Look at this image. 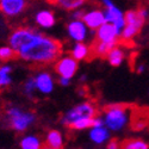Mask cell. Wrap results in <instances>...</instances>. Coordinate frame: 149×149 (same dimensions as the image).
<instances>
[{"label":"cell","mask_w":149,"mask_h":149,"mask_svg":"<svg viewBox=\"0 0 149 149\" xmlns=\"http://www.w3.org/2000/svg\"><path fill=\"white\" fill-rule=\"evenodd\" d=\"M70 56H73L78 62L87 60L92 56V48L85 42H75L70 49Z\"/></svg>","instance_id":"cell-15"},{"label":"cell","mask_w":149,"mask_h":149,"mask_svg":"<svg viewBox=\"0 0 149 149\" xmlns=\"http://www.w3.org/2000/svg\"><path fill=\"white\" fill-rule=\"evenodd\" d=\"M80 81H86V75H85V74L80 77Z\"/></svg>","instance_id":"cell-30"},{"label":"cell","mask_w":149,"mask_h":149,"mask_svg":"<svg viewBox=\"0 0 149 149\" xmlns=\"http://www.w3.org/2000/svg\"><path fill=\"white\" fill-rule=\"evenodd\" d=\"M35 84H36V90L37 93L49 95L52 94L55 90V79L49 72L47 70H40L37 72L35 75Z\"/></svg>","instance_id":"cell-10"},{"label":"cell","mask_w":149,"mask_h":149,"mask_svg":"<svg viewBox=\"0 0 149 149\" xmlns=\"http://www.w3.org/2000/svg\"><path fill=\"white\" fill-rule=\"evenodd\" d=\"M55 72L58 78H67L73 79L79 69L78 61L70 55L60 56L55 62Z\"/></svg>","instance_id":"cell-8"},{"label":"cell","mask_w":149,"mask_h":149,"mask_svg":"<svg viewBox=\"0 0 149 149\" xmlns=\"http://www.w3.org/2000/svg\"><path fill=\"white\" fill-rule=\"evenodd\" d=\"M144 69H146V66L143 63H140L139 66H136V72H137L139 74H142L144 72Z\"/></svg>","instance_id":"cell-28"},{"label":"cell","mask_w":149,"mask_h":149,"mask_svg":"<svg viewBox=\"0 0 149 149\" xmlns=\"http://www.w3.org/2000/svg\"><path fill=\"white\" fill-rule=\"evenodd\" d=\"M102 117L105 127L111 132H119L130 122V109L123 104H111L104 109Z\"/></svg>","instance_id":"cell-3"},{"label":"cell","mask_w":149,"mask_h":149,"mask_svg":"<svg viewBox=\"0 0 149 149\" xmlns=\"http://www.w3.org/2000/svg\"><path fill=\"white\" fill-rule=\"evenodd\" d=\"M122 149H149V144L142 139H129L122 142Z\"/></svg>","instance_id":"cell-21"},{"label":"cell","mask_w":149,"mask_h":149,"mask_svg":"<svg viewBox=\"0 0 149 149\" xmlns=\"http://www.w3.org/2000/svg\"><path fill=\"white\" fill-rule=\"evenodd\" d=\"M67 35L69 40H72L74 43L75 42H85L90 36V30L88 26L84 23L82 19H72L66 28Z\"/></svg>","instance_id":"cell-9"},{"label":"cell","mask_w":149,"mask_h":149,"mask_svg":"<svg viewBox=\"0 0 149 149\" xmlns=\"http://www.w3.org/2000/svg\"><path fill=\"white\" fill-rule=\"evenodd\" d=\"M12 73H13V67L8 65L7 62H4L0 65V88H6L12 84Z\"/></svg>","instance_id":"cell-20"},{"label":"cell","mask_w":149,"mask_h":149,"mask_svg":"<svg viewBox=\"0 0 149 149\" xmlns=\"http://www.w3.org/2000/svg\"><path fill=\"white\" fill-rule=\"evenodd\" d=\"M48 1L63 11L72 12L74 10L82 8V6L87 3V0H48Z\"/></svg>","instance_id":"cell-17"},{"label":"cell","mask_w":149,"mask_h":149,"mask_svg":"<svg viewBox=\"0 0 149 149\" xmlns=\"http://www.w3.org/2000/svg\"><path fill=\"white\" fill-rule=\"evenodd\" d=\"M105 58L112 67H119L125 61V52H124V49L122 47L116 45L113 49H111Z\"/></svg>","instance_id":"cell-18"},{"label":"cell","mask_w":149,"mask_h":149,"mask_svg":"<svg viewBox=\"0 0 149 149\" xmlns=\"http://www.w3.org/2000/svg\"><path fill=\"white\" fill-rule=\"evenodd\" d=\"M72 82V79H67V78H58V84L62 87H68Z\"/></svg>","instance_id":"cell-27"},{"label":"cell","mask_w":149,"mask_h":149,"mask_svg":"<svg viewBox=\"0 0 149 149\" xmlns=\"http://www.w3.org/2000/svg\"><path fill=\"white\" fill-rule=\"evenodd\" d=\"M35 23L41 29H52L56 24V17L50 10H40L33 17Z\"/></svg>","instance_id":"cell-13"},{"label":"cell","mask_w":149,"mask_h":149,"mask_svg":"<svg viewBox=\"0 0 149 149\" xmlns=\"http://www.w3.org/2000/svg\"><path fill=\"white\" fill-rule=\"evenodd\" d=\"M41 149H55V148H52V147H49V146H47V144H43V147H42Z\"/></svg>","instance_id":"cell-29"},{"label":"cell","mask_w":149,"mask_h":149,"mask_svg":"<svg viewBox=\"0 0 149 149\" xmlns=\"http://www.w3.org/2000/svg\"><path fill=\"white\" fill-rule=\"evenodd\" d=\"M82 20L86 25L88 26L90 30L95 31L99 29L104 23H106L104 10L102 8H91V10H85V13L82 17Z\"/></svg>","instance_id":"cell-12"},{"label":"cell","mask_w":149,"mask_h":149,"mask_svg":"<svg viewBox=\"0 0 149 149\" xmlns=\"http://www.w3.org/2000/svg\"><path fill=\"white\" fill-rule=\"evenodd\" d=\"M98 115L97 106L92 102H81L66 111L61 117V124L66 128H69L70 124L84 118H93Z\"/></svg>","instance_id":"cell-4"},{"label":"cell","mask_w":149,"mask_h":149,"mask_svg":"<svg viewBox=\"0 0 149 149\" xmlns=\"http://www.w3.org/2000/svg\"><path fill=\"white\" fill-rule=\"evenodd\" d=\"M147 20L143 18L139 8L125 12V25L120 32V41L124 43L131 42L141 32Z\"/></svg>","instance_id":"cell-5"},{"label":"cell","mask_w":149,"mask_h":149,"mask_svg":"<svg viewBox=\"0 0 149 149\" xmlns=\"http://www.w3.org/2000/svg\"><path fill=\"white\" fill-rule=\"evenodd\" d=\"M103 5V10L105 13V18L107 23H112L122 31L125 25V12H123L120 7H118L113 0H99Z\"/></svg>","instance_id":"cell-6"},{"label":"cell","mask_w":149,"mask_h":149,"mask_svg":"<svg viewBox=\"0 0 149 149\" xmlns=\"http://www.w3.org/2000/svg\"><path fill=\"white\" fill-rule=\"evenodd\" d=\"M17 57L16 52L13 50L10 44L8 45H1L0 47V61L1 62H8L10 60Z\"/></svg>","instance_id":"cell-23"},{"label":"cell","mask_w":149,"mask_h":149,"mask_svg":"<svg viewBox=\"0 0 149 149\" xmlns=\"http://www.w3.org/2000/svg\"><path fill=\"white\" fill-rule=\"evenodd\" d=\"M37 90H36V84H35V79L33 77H30L25 80V82H24L23 85V93L25 94L28 98H32L35 94H36Z\"/></svg>","instance_id":"cell-24"},{"label":"cell","mask_w":149,"mask_h":149,"mask_svg":"<svg viewBox=\"0 0 149 149\" xmlns=\"http://www.w3.org/2000/svg\"><path fill=\"white\" fill-rule=\"evenodd\" d=\"M8 44L18 58L36 66L54 63L62 54L60 41L30 26L15 29L8 36Z\"/></svg>","instance_id":"cell-1"},{"label":"cell","mask_w":149,"mask_h":149,"mask_svg":"<svg viewBox=\"0 0 149 149\" xmlns=\"http://www.w3.org/2000/svg\"><path fill=\"white\" fill-rule=\"evenodd\" d=\"M26 7L28 0H0V12L8 18L20 16Z\"/></svg>","instance_id":"cell-11"},{"label":"cell","mask_w":149,"mask_h":149,"mask_svg":"<svg viewBox=\"0 0 149 149\" xmlns=\"http://www.w3.org/2000/svg\"><path fill=\"white\" fill-rule=\"evenodd\" d=\"M88 137L92 143L102 146L107 143L111 140V131L105 127H92L88 131Z\"/></svg>","instance_id":"cell-14"},{"label":"cell","mask_w":149,"mask_h":149,"mask_svg":"<svg viewBox=\"0 0 149 149\" xmlns=\"http://www.w3.org/2000/svg\"><path fill=\"white\" fill-rule=\"evenodd\" d=\"M5 127L16 132L23 134L32 127L37 117L32 111L24 110L20 106L11 105L5 111Z\"/></svg>","instance_id":"cell-2"},{"label":"cell","mask_w":149,"mask_h":149,"mask_svg":"<svg viewBox=\"0 0 149 149\" xmlns=\"http://www.w3.org/2000/svg\"><path fill=\"white\" fill-rule=\"evenodd\" d=\"M106 149H122V142L118 140H110L106 143Z\"/></svg>","instance_id":"cell-25"},{"label":"cell","mask_w":149,"mask_h":149,"mask_svg":"<svg viewBox=\"0 0 149 149\" xmlns=\"http://www.w3.org/2000/svg\"><path fill=\"white\" fill-rule=\"evenodd\" d=\"M84 13H85V10L84 8L74 10V11H72V19H82Z\"/></svg>","instance_id":"cell-26"},{"label":"cell","mask_w":149,"mask_h":149,"mask_svg":"<svg viewBox=\"0 0 149 149\" xmlns=\"http://www.w3.org/2000/svg\"><path fill=\"white\" fill-rule=\"evenodd\" d=\"M92 122L93 118H84V119H79L77 122H74L73 124H70L69 129L70 130H75V131H82V130H87L92 128Z\"/></svg>","instance_id":"cell-22"},{"label":"cell","mask_w":149,"mask_h":149,"mask_svg":"<svg viewBox=\"0 0 149 149\" xmlns=\"http://www.w3.org/2000/svg\"><path fill=\"white\" fill-rule=\"evenodd\" d=\"M45 144L55 149H63L65 146L63 135L57 129H50L45 134Z\"/></svg>","instance_id":"cell-16"},{"label":"cell","mask_w":149,"mask_h":149,"mask_svg":"<svg viewBox=\"0 0 149 149\" xmlns=\"http://www.w3.org/2000/svg\"><path fill=\"white\" fill-rule=\"evenodd\" d=\"M20 149H41L43 143L41 139L35 134H26L19 140Z\"/></svg>","instance_id":"cell-19"},{"label":"cell","mask_w":149,"mask_h":149,"mask_svg":"<svg viewBox=\"0 0 149 149\" xmlns=\"http://www.w3.org/2000/svg\"><path fill=\"white\" fill-rule=\"evenodd\" d=\"M120 32L122 31L115 24L106 22L94 31V41L118 45V43L120 42Z\"/></svg>","instance_id":"cell-7"}]
</instances>
